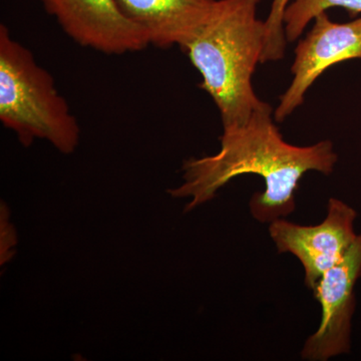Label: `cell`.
<instances>
[{
  "label": "cell",
  "instance_id": "obj_9",
  "mask_svg": "<svg viewBox=\"0 0 361 361\" xmlns=\"http://www.w3.org/2000/svg\"><path fill=\"white\" fill-rule=\"evenodd\" d=\"M334 7L345 9L353 18L361 14V0H292L284 13V30L288 44L300 39L317 14Z\"/></svg>",
  "mask_w": 361,
  "mask_h": 361
},
{
  "label": "cell",
  "instance_id": "obj_10",
  "mask_svg": "<svg viewBox=\"0 0 361 361\" xmlns=\"http://www.w3.org/2000/svg\"><path fill=\"white\" fill-rule=\"evenodd\" d=\"M292 0H273L269 14L264 20L265 44L261 63L281 61L286 51L284 13Z\"/></svg>",
  "mask_w": 361,
  "mask_h": 361
},
{
  "label": "cell",
  "instance_id": "obj_2",
  "mask_svg": "<svg viewBox=\"0 0 361 361\" xmlns=\"http://www.w3.org/2000/svg\"><path fill=\"white\" fill-rule=\"evenodd\" d=\"M260 1L217 0L180 47L200 73V87L217 106L223 128L246 122L265 103L252 80L265 44L264 20L258 18Z\"/></svg>",
  "mask_w": 361,
  "mask_h": 361
},
{
  "label": "cell",
  "instance_id": "obj_8",
  "mask_svg": "<svg viewBox=\"0 0 361 361\" xmlns=\"http://www.w3.org/2000/svg\"><path fill=\"white\" fill-rule=\"evenodd\" d=\"M123 13L161 49L183 47L206 20L217 0H116Z\"/></svg>",
  "mask_w": 361,
  "mask_h": 361
},
{
  "label": "cell",
  "instance_id": "obj_7",
  "mask_svg": "<svg viewBox=\"0 0 361 361\" xmlns=\"http://www.w3.org/2000/svg\"><path fill=\"white\" fill-rule=\"evenodd\" d=\"M361 277V235L341 262L325 271L312 292L322 305L319 329L304 344V360L326 361L350 351L355 286Z\"/></svg>",
  "mask_w": 361,
  "mask_h": 361
},
{
  "label": "cell",
  "instance_id": "obj_11",
  "mask_svg": "<svg viewBox=\"0 0 361 361\" xmlns=\"http://www.w3.org/2000/svg\"><path fill=\"white\" fill-rule=\"evenodd\" d=\"M6 205L1 206V265L7 262L11 258L9 253L8 242L11 246L16 244V233H14L13 225L8 222V214H7Z\"/></svg>",
  "mask_w": 361,
  "mask_h": 361
},
{
  "label": "cell",
  "instance_id": "obj_5",
  "mask_svg": "<svg viewBox=\"0 0 361 361\" xmlns=\"http://www.w3.org/2000/svg\"><path fill=\"white\" fill-rule=\"evenodd\" d=\"M355 209L330 198L326 218L320 224L302 226L280 218L269 225V234L278 253L295 256L305 271L306 286L313 290L325 271L341 262L355 242Z\"/></svg>",
  "mask_w": 361,
  "mask_h": 361
},
{
  "label": "cell",
  "instance_id": "obj_1",
  "mask_svg": "<svg viewBox=\"0 0 361 361\" xmlns=\"http://www.w3.org/2000/svg\"><path fill=\"white\" fill-rule=\"evenodd\" d=\"M275 122L274 110L265 102L246 122L223 128L220 151L185 161L184 183L168 193L174 198L191 197L187 213L212 200L234 178L257 175L264 180L265 190L252 196V216L269 224L286 218L295 211L296 191L303 176L311 171L331 174L338 156L329 140L307 147L289 144Z\"/></svg>",
  "mask_w": 361,
  "mask_h": 361
},
{
  "label": "cell",
  "instance_id": "obj_4",
  "mask_svg": "<svg viewBox=\"0 0 361 361\" xmlns=\"http://www.w3.org/2000/svg\"><path fill=\"white\" fill-rule=\"evenodd\" d=\"M351 59H361V16L337 23L327 11L317 14L310 32L297 44L291 66L293 78L274 110L276 123L284 122L302 106L308 90L324 71Z\"/></svg>",
  "mask_w": 361,
  "mask_h": 361
},
{
  "label": "cell",
  "instance_id": "obj_3",
  "mask_svg": "<svg viewBox=\"0 0 361 361\" xmlns=\"http://www.w3.org/2000/svg\"><path fill=\"white\" fill-rule=\"evenodd\" d=\"M0 121L25 147L44 140L63 154L78 148L80 129L51 73L0 25Z\"/></svg>",
  "mask_w": 361,
  "mask_h": 361
},
{
  "label": "cell",
  "instance_id": "obj_6",
  "mask_svg": "<svg viewBox=\"0 0 361 361\" xmlns=\"http://www.w3.org/2000/svg\"><path fill=\"white\" fill-rule=\"evenodd\" d=\"M61 30L82 47L111 56L146 49L148 35L116 0H40Z\"/></svg>",
  "mask_w": 361,
  "mask_h": 361
}]
</instances>
